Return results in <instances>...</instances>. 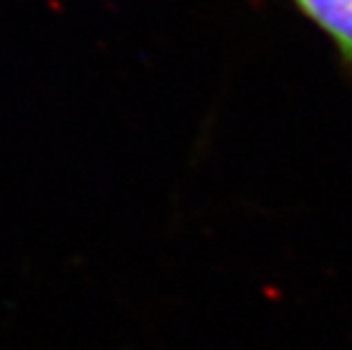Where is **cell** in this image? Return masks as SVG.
<instances>
[{
  "instance_id": "obj_1",
  "label": "cell",
  "mask_w": 352,
  "mask_h": 350,
  "mask_svg": "<svg viewBox=\"0 0 352 350\" xmlns=\"http://www.w3.org/2000/svg\"><path fill=\"white\" fill-rule=\"evenodd\" d=\"M336 49L338 61L352 80V0H292Z\"/></svg>"
}]
</instances>
